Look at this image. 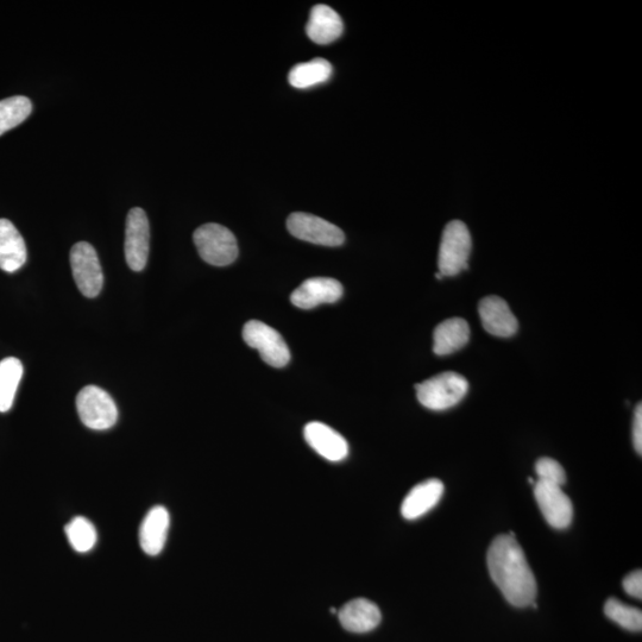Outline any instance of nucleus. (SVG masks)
Segmentation results:
<instances>
[{
  "instance_id": "b1692460",
  "label": "nucleus",
  "mask_w": 642,
  "mask_h": 642,
  "mask_svg": "<svg viewBox=\"0 0 642 642\" xmlns=\"http://www.w3.org/2000/svg\"><path fill=\"white\" fill-rule=\"evenodd\" d=\"M604 614L627 631H642V612L638 608L627 606L616 599H609L604 606Z\"/></svg>"
},
{
  "instance_id": "2eb2a0df",
  "label": "nucleus",
  "mask_w": 642,
  "mask_h": 642,
  "mask_svg": "<svg viewBox=\"0 0 642 642\" xmlns=\"http://www.w3.org/2000/svg\"><path fill=\"white\" fill-rule=\"evenodd\" d=\"M442 481L427 480L408 493L401 506V514L407 520H417L436 507L444 494Z\"/></svg>"
},
{
  "instance_id": "a878e982",
  "label": "nucleus",
  "mask_w": 642,
  "mask_h": 642,
  "mask_svg": "<svg viewBox=\"0 0 642 642\" xmlns=\"http://www.w3.org/2000/svg\"><path fill=\"white\" fill-rule=\"evenodd\" d=\"M623 589L629 596L634 597V599H642V572L641 570H635L632 574H629L625 579H623Z\"/></svg>"
},
{
  "instance_id": "4468645a",
  "label": "nucleus",
  "mask_w": 642,
  "mask_h": 642,
  "mask_svg": "<svg viewBox=\"0 0 642 642\" xmlns=\"http://www.w3.org/2000/svg\"><path fill=\"white\" fill-rule=\"evenodd\" d=\"M339 621L346 631L368 633L380 625L382 614L374 602L367 599L352 600L338 613Z\"/></svg>"
},
{
  "instance_id": "412c9836",
  "label": "nucleus",
  "mask_w": 642,
  "mask_h": 642,
  "mask_svg": "<svg viewBox=\"0 0 642 642\" xmlns=\"http://www.w3.org/2000/svg\"><path fill=\"white\" fill-rule=\"evenodd\" d=\"M332 66L325 59H314L299 64L289 72V84L300 90L326 83L331 78Z\"/></svg>"
},
{
  "instance_id": "4be33fe9",
  "label": "nucleus",
  "mask_w": 642,
  "mask_h": 642,
  "mask_svg": "<svg viewBox=\"0 0 642 642\" xmlns=\"http://www.w3.org/2000/svg\"><path fill=\"white\" fill-rule=\"evenodd\" d=\"M33 111L27 97L16 96L0 100V136L22 124Z\"/></svg>"
},
{
  "instance_id": "1a4fd4ad",
  "label": "nucleus",
  "mask_w": 642,
  "mask_h": 642,
  "mask_svg": "<svg viewBox=\"0 0 642 642\" xmlns=\"http://www.w3.org/2000/svg\"><path fill=\"white\" fill-rule=\"evenodd\" d=\"M534 496L541 513L552 527L564 530L574 518V506L570 497L556 484L538 481L534 483Z\"/></svg>"
},
{
  "instance_id": "ddd939ff",
  "label": "nucleus",
  "mask_w": 642,
  "mask_h": 642,
  "mask_svg": "<svg viewBox=\"0 0 642 642\" xmlns=\"http://www.w3.org/2000/svg\"><path fill=\"white\" fill-rule=\"evenodd\" d=\"M304 436L308 445L330 462H341L349 455V445L342 434L323 423L307 424Z\"/></svg>"
},
{
  "instance_id": "f8f14e48",
  "label": "nucleus",
  "mask_w": 642,
  "mask_h": 642,
  "mask_svg": "<svg viewBox=\"0 0 642 642\" xmlns=\"http://www.w3.org/2000/svg\"><path fill=\"white\" fill-rule=\"evenodd\" d=\"M478 313H480L484 330L490 335L509 338L518 332V319L515 318L507 301L502 298L492 295L482 299L478 305Z\"/></svg>"
},
{
  "instance_id": "9b49d317",
  "label": "nucleus",
  "mask_w": 642,
  "mask_h": 642,
  "mask_svg": "<svg viewBox=\"0 0 642 642\" xmlns=\"http://www.w3.org/2000/svg\"><path fill=\"white\" fill-rule=\"evenodd\" d=\"M343 297L341 282L330 278L306 280L291 295L292 304L301 310H312L319 305L335 304Z\"/></svg>"
},
{
  "instance_id": "20e7f679",
  "label": "nucleus",
  "mask_w": 642,
  "mask_h": 642,
  "mask_svg": "<svg viewBox=\"0 0 642 642\" xmlns=\"http://www.w3.org/2000/svg\"><path fill=\"white\" fill-rule=\"evenodd\" d=\"M472 249V239L468 226L461 220H453L445 226L440 242L438 266L439 273L445 276H456L468 269V260Z\"/></svg>"
},
{
  "instance_id": "aec40b11",
  "label": "nucleus",
  "mask_w": 642,
  "mask_h": 642,
  "mask_svg": "<svg viewBox=\"0 0 642 642\" xmlns=\"http://www.w3.org/2000/svg\"><path fill=\"white\" fill-rule=\"evenodd\" d=\"M23 371V364L18 358L8 357L0 362V413L9 412L14 405Z\"/></svg>"
},
{
  "instance_id": "6e6552de",
  "label": "nucleus",
  "mask_w": 642,
  "mask_h": 642,
  "mask_svg": "<svg viewBox=\"0 0 642 642\" xmlns=\"http://www.w3.org/2000/svg\"><path fill=\"white\" fill-rule=\"evenodd\" d=\"M287 228L301 241L324 247H339L345 241L344 232L335 224L310 213H292L287 219Z\"/></svg>"
},
{
  "instance_id": "5701e85b",
  "label": "nucleus",
  "mask_w": 642,
  "mask_h": 642,
  "mask_svg": "<svg viewBox=\"0 0 642 642\" xmlns=\"http://www.w3.org/2000/svg\"><path fill=\"white\" fill-rule=\"evenodd\" d=\"M69 544L80 553L91 551L97 544V531L90 520L78 516L66 526Z\"/></svg>"
},
{
  "instance_id": "39448f33",
  "label": "nucleus",
  "mask_w": 642,
  "mask_h": 642,
  "mask_svg": "<svg viewBox=\"0 0 642 642\" xmlns=\"http://www.w3.org/2000/svg\"><path fill=\"white\" fill-rule=\"evenodd\" d=\"M77 409L83 424L91 430L105 431L116 425L118 409L112 396L97 386H87L77 396Z\"/></svg>"
},
{
  "instance_id": "cd10ccee",
  "label": "nucleus",
  "mask_w": 642,
  "mask_h": 642,
  "mask_svg": "<svg viewBox=\"0 0 642 642\" xmlns=\"http://www.w3.org/2000/svg\"><path fill=\"white\" fill-rule=\"evenodd\" d=\"M528 482H530L531 484H534V483H535V482H534V480H533V478H531V477H530V478H528Z\"/></svg>"
},
{
  "instance_id": "7ed1b4c3",
  "label": "nucleus",
  "mask_w": 642,
  "mask_h": 642,
  "mask_svg": "<svg viewBox=\"0 0 642 642\" xmlns=\"http://www.w3.org/2000/svg\"><path fill=\"white\" fill-rule=\"evenodd\" d=\"M199 255L211 266L225 267L238 257V244L234 234L223 225L205 224L193 235Z\"/></svg>"
},
{
  "instance_id": "9d476101",
  "label": "nucleus",
  "mask_w": 642,
  "mask_h": 642,
  "mask_svg": "<svg viewBox=\"0 0 642 642\" xmlns=\"http://www.w3.org/2000/svg\"><path fill=\"white\" fill-rule=\"evenodd\" d=\"M149 220L140 207L132 209L125 229V258L134 272H142L147 266L149 255Z\"/></svg>"
},
{
  "instance_id": "6ab92c4d",
  "label": "nucleus",
  "mask_w": 642,
  "mask_h": 642,
  "mask_svg": "<svg viewBox=\"0 0 642 642\" xmlns=\"http://www.w3.org/2000/svg\"><path fill=\"white\" fill-rule=\"evenodd\" d=\"M470 338V327L462 318L446 319L440 323L433 335V351L438 356H448L464 348Z\"/></svg>"
},
{
  "instance_id": "f3484780",
  "label": "nucleus",
  "mask_w": 642,
  "mask_h": 642,
  "mask_svg": "<svg viewBox=\"0 0 642 642\" xmlns=\"http://www.w3.org/2000/svg\"><path fill=\"white\" fill-rule=\"evenodd\" d=\"M27 262V247L16 226L8 219H0V269L15 273Z\"/></svg>"
},
{
  "instance_id": "393cba45",
  "label": "nucleus",
  "mask_w": 642,
  "mask_h": 642,
  "mask_svg": "<svg viewBox=\"0 0 642 642\" xmlns=\"http://www.w3.org/2000/svg\"><path fill=\"white\" fill-rule=\"evenodd\" d=\"M535 472L539 481L556 484L563 487L566 482L565 470L555 459L549 457L540 458L535 464Z\"/></svg>"
},
{
  "instance_id": "423d86ee",
  "label": "nucleus",
  "mask_w": 642,
  "mask_h": 642,
  "mask_svg": "<svg viewBox=\"0 0 642 642\" xmlns=\"http://www.w3.org/2000/svg\"><path fill=\"white\" fill-rule=\"evenodd\" d=\"M243 339L250 348L260 352L262 360L274 368H283L291 361V352L278 331L258 320H250L243 329Z\"/></svg>"
},
{
  "instance_id": "bb28decb",
  "label": "nucleus",
  "mask_w": 642,
  "mask_h": 642,
  "mask_svg": "<svg viewBox=\"0 0 642 642\" xmlns=\"http://www.w3.org/2000/svg\"><path fill=\"white\" fill-rule=\"evenodd\" d=\"M633 443L639 455L642 453V407L641 404L635 408L633 424Z\"/></svg>"
},
{
  "instance_id": "f03ea898",
  "label": "nucleus",
  "mask_w": 642,
  "mask_h": 642,
  "mask_svg": "<svg viewBox=\"0 0 642 642\" xmlns=\"http://www.w3.org/2000/svg\"><path fill=\"white\" fill-rule=\"evenodd\" d=\"M417 389L418 400L421 405L431 411H445L455 407L468 394L469 383L464 376L453 371L431 377Z\"/></svg>"
},
{
  "instance_id": "f257e3e1",
  "label": "nucleus",
  "mask_w": 642,
  "mask_h": 642,
  "mask_svg": "<svg viewBox=\"0 0 642 642\" xmlns=\"http://www.w3.org/2000/svg\"><path fill=\"white\" fill-rule=\"evenodd\" d=\"M487 563L494 583L512 606H532L537 597V581L515 537H497L489 547Z\"/></svg>"
},
{
  "instance_id": "0eeeda50",
  "label": "nucleus",
  "mask_w": 642,
  "mask_h": 642,
  "mask_svg": "<svg viewBox=\"0 0 642 642\" xmlns=\"http://www.w3.org/2000/svg\"><path fill=\"white\" fill-rule=\"evenodd\" d=\"M71 267L75 283L86 298H96L102 292L104 275L96 249L90 243L79 242L71 250Z\"/></svg>"
},
{
  "instance_id": "dca6fc26",
  "label": "nucleus",
  "mask_w": 642,
  "mask_h": 642,
  "mask_svg": "<svg viewBox=\"0 0 642 642\" xmlns=\"http://www.w3.org/2000/svg\"><path fill=\"white\" fill-rule=\"evenodd\" d=\"M171 516L165 507L150 509L140 528V544L148 556H157L166 545Z\"/></svg>"
},
{
  "instance_id": "a211bd4d",
  "label": "nucleus",
  "mask_w": 642,
  "mask_h": 642,
  "mask_svg": "<svg viewBox=\"0 0 642 642\" xmlns=\"http://www.w3.org/2000/svg\"><path fill=\"white\" fill-rule=\"evenodd\" d=\"M344 24L337 11L325 4L314 6L306 25L307 36L314 43L329 44L342 36Z\"/></svg>"
}]
</instances>
